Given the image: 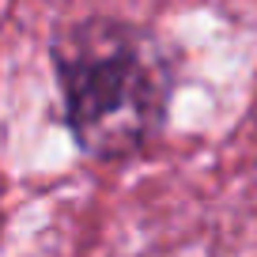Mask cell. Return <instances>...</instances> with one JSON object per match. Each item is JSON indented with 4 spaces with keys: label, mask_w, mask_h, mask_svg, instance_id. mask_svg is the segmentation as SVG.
Wrapping results in <instances>:
<instances>
[{
    "label": "cell",
    "mask_w": 257,
    "mask_h": 257,
    "mask_svg": "<svg viewBox=\"0 0 257 257\" xmlns=\"http://www.w3.org/2000/svg\"><path fill=\"white\" fill-rule=\"evenodd\" d=\"M72 140L95 159H128L159 137L170 64L159 42L125 19H83L53 42Z\"/></svg>",
    "instance_id": "1"
}]
</instances>
